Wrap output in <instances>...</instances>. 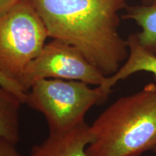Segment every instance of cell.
<instances>
[{
	"mask_svg": "<svg viewBox=\"0 0 156 156\" xmlns=\"http://www.w3.org/2000/svg\"><path fill=\"white\" fill-rule=\"evenodd\" d=\"M47 38L46 26L29 0H22L1 15L0 75L21 87L23 73L41 51Z\"/></svg>",
	"mask_w": 156,
	"mask_h": 156,
	"instance_id": "cell-4",
	"label": "cell"
},
{
	"mask_svg": "<svg viewBox=\"0 0 156 156\" xmlns=\"http://www.w3.org/2000/svg\"><path fill=\"white\" fill-rule=\"evenodd\" d=\"M48 37L77 48L105 77L114 75L129 55L119 33V12L126 0H29Z\"/></svg>",
	"mask_w": 156,
	"mask_h": 156,
	"instance_id": "cell-1",
	"label": "cell"
},
{
	"mask_svg": "<svg viewBox=\"0 0 156 156\" xmlns=\"http://www.w3.org/2000/svg\"><path fill=\"white\" fill-rule=\"evenodd\" d=\"M22 0H0V16L12 9Z\"/></svg>",
	"mask_w": 156,
	"mask_h": 156,
	"instance_id": "cell-12",
	"label": "cell"
},
{
	"mask_svg": "<svg viewBox=\"0 0 156 156\" xmlns=\"http://www.w3.org/2000/svg\"><path fill=\"white\" fill-rule=\"evenodd\" d=\"M20 98L0 85V136L17 144L20 140Z\"/></svg>",
	"mask_w": 156,
	"mask_h": 156,
	"instance_id": "cell-8",
	"label": "cell"
},
{
	"mask_svg": "<svg viewBox=\"0 0 156 156\" xmlns=\"http://www.w3.org/2000/svg\"><path fill=\"white\" fill-rule=\"evenodd\" d=\"M129 55L126 60L116 73L106 77L102 85L98 86L107 100L112 87L121 80L139 72L151 73L156 78V54L146 49L140 44L136 34H131L126 39Z\"/></svg>",
	"mask_w": 156,
	"mask_h": 156,
	"instance_id": "cell-7",
	"label": "cell"
},
{
	"mask_svg": "<svg viewBox=\"0 0 156 156\" xmlns=\"http://www.w3.org/2000/svg\"><path fill=\"white\" fill-rule=\"evenodd\" d=\"M106 101L98 86L81 81L42 79L27 92L25 103L44 115L50 134L63 133L85 122L87 112Z\"/></svg>",
	"mask_w": 156,
	"mask_h": 156,
	"instance_id": "cell-3",
	"label": "cell"
},
{
	"mask_svg": "<svg viewBox=\"0 0 156 156\" xmlns=\"http://www.w3.org/2000/svg\"><path fill=\"white\" fill-rule=\"evenodd\" d=\"M0 156H23L17 151L16 144L0 136Z\"/></svg>",
	"mask_w": 156,
	"mask_h": 156,
	"instance_id": "cell-10",
	"label": "cell"
},
{
	"mask_svg": "<svg viewBox=\"0 0 156 156\" xmlns=\"http://www.w3.org/2000/svg\"><path fill=\"white\" fill-rule=\"evenodd\" d=\"M142 5H152L156 4V0H142Z\"/></svg>",
	"mask_w": 156,
	"mask_h": 156,
	"instance_id": "cell-13",
	"label": "cell"
},
{
	"mask_svg": "<svg viewBox=\"0 0 156 156\" xmlns=\"http://www.w3.org/2000/svg\"><path fill=\"white\" fill-rule=\"evenodd\" d=\"M123 18L134 20L141 28L136 34L140 44L144 48L156 54V4L126 7Z\"/></svg>",
	"mask_w": 156,
	"mask_h": 156,
	"instance_id": "cell-9",
	"label": "cell"
},
{
	"mask_svg": "<svg viewBox=\"0 0 156 156\" xmlns=\"http://www.w3.org/2000/svg\"><path fill=\"white\" fill-rule=\"evenodd\" d=\"M106 77L95 68L77 48L53 39L28 64L20 80L25 93L39 80L63 79L100 86Z\"/></svg>",
	"mask_w": 156,
	"mask_h": 156,
	"instance_id": "cell-5",
	"label": "cell"
},
{
	"mask_svg": "<svg viewBox=\"0 0 156 156\" xmlns=\"http://www.w3.org/2000/svg\"><path fill=\"white\" fill-rule=\"evenodd\" d=\"M0 85H2L5 88L9 90L17 95H20L22 94V90H21L19 85L9 81V80L6 79L5 77H4L1 75H0Z\"/></svg>",
	"mask_w": 156,
	"mask_h": 156,
	"instance_id": "cell-11",
	"label": "cell"
},
{
	"mask_svg": "<svg viewBox=\"0 0 156 156\" xmlns=\"http://www.w3.org/2000/svg\"><path fill=\"white\" fill-rule=\"evenodd\" d=\"M93 140L90 125L84 122L69 131L50 134L34 146L29 156H89L87 147Z\"/></svg>",
	"mask_w": 156,
	"mask_h": 156,
	"instance_id": "cell-6",
	"label": "cell"
},
{
	"mask_svg": "<svg viewBox=\"0 0 156 156\" xmlns=\"http://www.w3.org/2000/svg\"><path fill=\"white\" fill-rule=\"evenodd\" d=\"M153 151L154 152V153H155V154L156 155V145H155V147L153 148Z\"/></svg>",
	"mask_w": 156,
	"mask_h": 156,
	"instance_id": "cell-14",
	"label": "cell"
},
{
	"mask_svg": "<svg viewBox=\"0 0 156 156\" xmlns=\"http://www.w3.org/2000/svg\"><path fill=\"white\" fill-rule=\"evenodd\" d=\"M89 156H141L156 145V84L122 97L90 125Z\"/></svg>",
	"mask_w": 156,
	"mask_h": 156,
	"instance_id": "cell-2",
	"label": "cell"
}]
</instances>
